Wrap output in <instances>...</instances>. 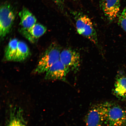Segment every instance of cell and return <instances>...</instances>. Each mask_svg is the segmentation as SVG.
Wrapping results in <instances>:
<instances>
[{"label":"cell","instance_id":"1","mask_svg":"<svg viewBox=\"0 0 126 126\" xmlns=\"http://www.w3.org/2000/svg\"><path fill=\"white\" fill-rule=\"evenodd\" d=\"M73 15L77 32L97 45L98 41L97 33L90 19L86 15L79 12H75Z\"/></svg>","mask_w":126,"mask_h":126},{"label":"cell","instance_id":"4","mask_svg":"<svg viewBox=\"0 0 126 126\" xmlns=\"http://www.w3.org/2000/svg\"><path fill=\"white\" fill-rule=\"evenodd\" d=\"M15 18L13 8L9 3L1 4L0 9V36L3 39L9 33Z\"/></svg>","mask_w":126,"mask_h":126},{"label":"cell","instance_id":"5","mask_svg":"<svg viewBox=\"0 0 126 126\" xmlns=\"http://www.w3.org/2000/svg\"><path fill=\"white\" fill-rule=\"evenodd\" d=\"M107 110L106 102L93 106L85 118L86 126H102L105 125Z\"/></svg>","mask_w":126,"mask_h":126},{"label":"cell","instance_id":"2","mask_svg":"<svg viewBox=\"0 0 126 126\" xmlns=\"http://www.w3.org/2000/svg\"><path fill=\"white\" fill-rule=\"evenodd\" d=\"M61 53L59 46L55 43L51 44L39 61L34 72L40 74L46 72L53 64L60 60Z\"/></svg>","mask_w":126,"mask_h":126},{"label":"cell","instance_id":"12","mask_svg":"<svg viewBox=\"0 0 126 126\" xmlns=\"http://www.w3.org/2000/svg\"><path fill=\"white\" fill-rule=\"evenodd\" d=\"M30 55V51L27 44L22 41H19L14 61L21 62L24 61Z\"/></svg>","mask_w":126,"mask_h":126},{"label":"cell","instance_id":"14","mask_svg":"<svg viewBox=\"0 0 126 126\" xmlns=\"http://www.w3.org/2000/svg\"><path fill=\"white\" fill-rule=\"evenodd\" d=\"M19 41L16 38L10 39L5 51V58L6 60L14 61Z\"/></svg>","mask_w":126,"mask_h":126},{"label":"cell","instance_id":"15","mask_svg":"<svg viewBox=\"0 0 126 126\" xmlns=\"http://www.w3.org/2000/svg\"><path fill=\"white\" fill-rule=\"evenodd\" d=\"M119 22L120 26L126 33V6L119 16Z\"/></svg>","mask_w":126,"mask_h":126},{"label":"cell","instance_id":"8","mask_svg":"<svg viewBox=\"0 0 126 126\" xmlns=\"http://www.w3.org/2000/svg\"><path fill=\"white\" fill-rule=\"evenodd\" d=\"M100 5L105 16L110 21L117 17L120 10V0H100Z\"/></svg>","mask_w":126,"mask_h":126},{"label":"cell","instance_id":"9","mask_svg":"<svg viewBox=\"0 0 126 126\" xmlns=\"http://www.w3.org/2000/svg\"><path fill=\"white\" fill-rule=\"evenodd\" d=\"M20 18V32L27 31L36 23L37 19L26 8L24 7L19 13Z\"/></svg>","mask_w":126,"mask_h":126},{"label":"cell","instance_id":"10","mask_svg":"<svg viewBox=\"0 0 126 126\" xmlns=\"http://www.w3.org/2000/svg\"><path fill=\"white\" fill-rule=\"evenodd\" d=\"M46 31L45 26L40 24L36 23L28 31L21 33L30 41L33 42L44 35Z\"/></svg>","mask_w":126,"mask_h":126},{"label":"cell","instance_id":"13","mask_svg":"<svg viewBox=\"0 0 126 126\" xmlns=\"http://www.w3.org/2000/svg\"><path fill=\"white\" fill-rule=\"evenodd\" d=\"M114 94L118 98L126 100V77L118 78L115 83Z\"/></svg>","mask_w":126,"mask_h":126},{"label":"cell","instance_id":"7","mask_svg":"<svg viewBox=\"0 0 126 126\" xmlns=\"http://www.w3.org/2000/svg\"><path fill=\"white\" fill-rule=\"evenodd\" d=\"M70 70L59 60L53 64L46 72L45 79L47 80H64Z\"/></svg>","mask_w":126,"mask_h":126},{"label":"cell","instance_id":"16","mask_svg":"<svg viewBox=\"0 0 126 126\" xmlns=\"http://www.w3.org/2000/svg\"><path fill=\"white\" fill-rule=\"evenodd\" d=\"M53 0L59 6H61L63 3V0Z\"/></svg>","mask_w":126,"mask_h":126},{"label":"cell","instance_id":"6","mask_svg":"<svg viewBox=\"0 0 126 126\" xmlns=\"http://www.w3.org/2000/svg\"><path fill=\"white\" fill-rule=\"evenodd\" d=\"M60 60L70 70L77 72L79 68L80 55L75 50L70 49L63 50L61 52Z\"/></svg>","mask_w":126,"mask_h":126},{"label":"cell","instance_id":"11","mask_svg":"<svg viewBox=\"0 0 126 126\" xmlns=\"http://www.w3.org/2000/svg\"><path fill=\"white\" fill-rule=\"evenodd\" d=\"M22 111L20 108L11 110L9 119L6 126H27Z\"/></svg>","mask_w":126,"mask_h":126},{"label":"cell","instance_id":"3","mask_svg":"<svg viewBox=\"0 0 126 126\" xmlns=\"http://www.w3.org/2000/svg\"><path fill=\"white\" fill-rule=\"evenodd\" d=\"M106 102L107 110L105 125L107 126H126V110L117 104Z\"/></svg>","mask_w":126,"mask_h":126}]
</instances>
